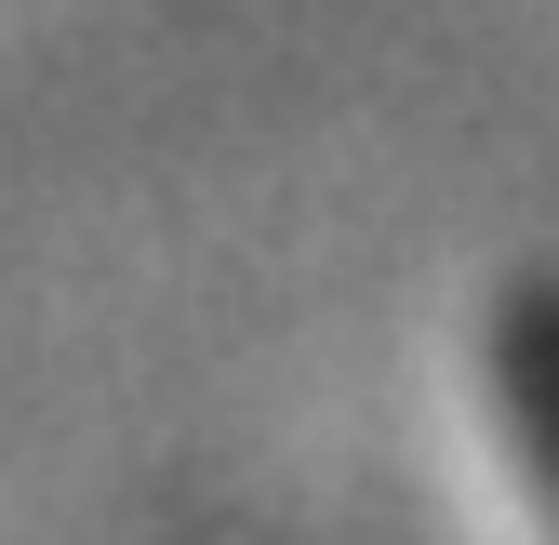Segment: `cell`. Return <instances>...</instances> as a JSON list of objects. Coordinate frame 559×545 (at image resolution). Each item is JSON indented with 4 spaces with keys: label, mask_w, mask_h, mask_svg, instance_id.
<instances>
[{
    "label": "cell",
    "mask_w": 559,
    "mask_h": 545,
    "mask_svg": "<svg viewBox=\"0 0 559 545\" xmlns=\"http://www.w3.org/2000/svg\"><path fill=\"white\" fill-rule=\"evenodd\" d=\"M493 373H507V413H520L533 480H546V506H559V293H520V306H507Z\"/></svg>",
    "instance_id": "cell-1"
}]
</instances>
